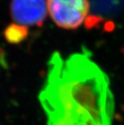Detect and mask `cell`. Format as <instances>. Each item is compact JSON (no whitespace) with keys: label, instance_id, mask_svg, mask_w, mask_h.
<instances>
[{"label":"cell","instance_id":"obj_1","mask_svg":"<svg viewBox=\"0 0 124 125\" xmlns=\"http://www.w3.org/2000/svg\"><path fill=\"white\" fill-rule=\"evenodd\" d=\"M39 98L46 125H112L110 79L87 50L66 57L55 52Z\"/></svg>","mask_w":124,"mask_h":125},{"label":"cell","instance_id":"obj_2","mask_svg":"<svg viewBox=\"0 0 124 125\" xmlns=\"http://www.w3.org/2000/svg\"><path fill=\"white\" fill-rule=\"evenodd\" d=\"M52 20L65 30L76 29L85 23L90 10L89 0H47Z\"/></svg>","mask_w":124,"mask_h":125},{"label":"cell","instance_id":"obj_3","mask_svg":"<svg viewBox=\"0 0 124 125\" xmlns=\"http://www.w3.org/2000/svg\"><path fill=\"white\" fill-rule=\"evenodd\" d=\"M10 10L15 23L40 27L48 14L47 0H11Z\"/></svg>","mask_w":124,"mask_h":125},{"label":"cell","instance_id":"obj_4","mask_svg":"<svg viewBox=\"0 0 124 125\" xmlns=\"http://www.w3.org/2000/svg\"><path fill=\"white\" fill-rule=\"evenodd\" d=\"M28 36V28L27 26L19 23H10L5 28L4 37L10 44H19L27 39Z\"/></svg>","mask_w":124,"mask_h":125}]
</instances>
